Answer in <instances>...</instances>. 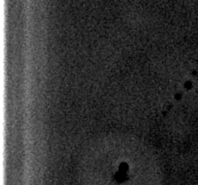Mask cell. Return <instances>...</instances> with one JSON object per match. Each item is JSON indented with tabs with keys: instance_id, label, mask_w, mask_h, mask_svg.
<instances>
[{
	"instance_id": "obj_1",
	"label": "cell",
	"mask_w": 198,
	"mask_h": 185,
	"mask_svg": "<svg viewBox=\"0 0 198 185\" xmlns=\"http://www.w3.org/2000/svg\"><path fill=\"white\" fill-rule=\"evenodd\" d=\"M127 169H128V166H127L126 163H121V164H120V172H125Z\"/></svg>"
}]
</instances>
